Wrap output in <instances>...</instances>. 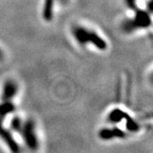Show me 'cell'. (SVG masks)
<instances>
[{"label": "cell", "instance_id": "7", "mask_svg": "<svg viewBox=\"0 0 153 153\" xmlns=\"http://www.w3.org/2000/svg\"><path fill=\"white\" fill-rule=\"evenodd\" d=\"M15 109V105L11 100H3L0 104V119L3 120L7 115L12 113Z\"/></svg>", "mask_w": 153, "mask_h": 153}, {"label": "cell", "instance_id": "10", "mask_svg": "<svg viewBox=\"0 0 153 153\" xmlns=\"http://www.w3.org/2000/svg\"><path fill=\"white\" fill-rule=\"evenodd\" d=\"M126 122H127L126 127H127V129L128 131L136 132L140 129V125L138 124V123H137L136 121L134 120L129 115L126 118Z\"/></svg>", "mask_w": 153, "mask_h": 153}, {"label": "cell", "instance_id": "3", "mask_svg": "<svg viewBox=\"0 0 153 153\" xmlns=\"http://www.w3.org/2000/svg\"><path fill=\"white\" fill-rule=\"evenodd\" d=\"M136 16L134 20L126 21L123 24V29L125 32H132L139 27H147L151 24V19L146 11L136 10Z\"/></svg>", "mask_w": 153, "mask_h": 153}, {"label": "cell", "instance_id": "12", "mask_svg": "<svg viewBox=\"0 0 153 153\" xmlns=\"http://www.w3.org/2000/svg\"><path fill=\"white\" fill-rule=\"evenodd\" d=\"M127 4L133 10L136 9V5H135V0H126Z\"/></svg>", "mask_w": 153, "mask_h": 153}, {"label": "cell", "instance_id": "13", "mask_svg": "<svg viewBox=\"0 0 153 153\" xmlns=\"http://www.w3.org/2000/svg\"><path fill=\"white\" fill-rule=\"evenodd\" d=\"M2 58H3V51L0 49V60H2Z\"/></svg>", "mask_w": 153, "mask_h": 153}, {"label": "cell", "instance_id": "4", "mask_svg": "<svg viewBox=\"0 0 153 153\" xmlns=\"http://www.w3.org/2000/svg\"><path fill=\"white\" fill-rule=\"evenodd\" d=\"M3 120L0 119V138L4 141L6 145L8 146V147L10 149L11 152H20V146L17 144V142L15 140L14 137L12 136L10 132L8 129H6L5 128L2 124Z\"/></svg>", "mask_w": 153, "mask_h": 153}, {"label": "cell", "instance_id": "2", "mask_svg": "<svg viewBox=\"0 0 153 153\" xmlns=\"http://www.w3.org/2000/svg\"><path fill=\"white\" fill-rule=\"evenodd\" d=\"M21 134L28 148L31 150H36L38 147V141L35 134V123L33 120H28L23 123Z\"/></svg>", "mask_w": 153, "mask_h": 153}, {"label": "cell", "instance_id": "9", "mask_svg": "<svg viewBox=\"0 0 153 153\" xmlns=\"http://www.w3.org/2000/svg\"><path fill=\"white\" fill-rule=\"evenodd\" d=\"M53 10H54V0H45L43 10V17L45 21L49 22L53 18Z\"/></svg>", "mask_w": 153, "mask_h": 153}, {"label": "cell", "instance_id": "6", "mask_svg": "<svg viewBox=\"0 0 153 153\" xmlns=\"http://www.w3.org/2000/svg\"><path fill=\"white\" fill-rule=\"evenodd\" d=\"M99 136L102 140H109L114 138H123L125 137V133L118 128H103L100 131Z\"/></svg>", "mask_w": 153, "mask_h": 153}, {"label": "cell", "instance_id": "5", "mask_svg": "<svg viewBox=\"0 0 153 153\" xmlns=\"http://www.w3.org/2000/svg\"><path fill=\"white\" fill-rule=\"evenodd\" d=\"M18 92V86L13 81H7L4 85L2 92V100H11L16 95Z\"/></svg>", "mask_w": 153, "mask_h": 153}, {"label": "cell", "instance_id": "8", "mask_svg": "<svg viewBox=\"0 0 153 153\" xmlns=\"http://www.w3.org/2000/svg\"><path fill=\"white\" fill-rule=\"evenodd\" d=\"M128 114L124 112L123 111L120 109H114L110 112L108 116V120L112 123H117L123 119H125L128 117Z\"/></svg>", "mask_w": 153, "mask_h": 153}, {"label": "cell", "instance_id": "11", "mask_svg": "<svg viewBox=\"0 0 153 153\" xmlns=\"http://www.w3.org/2000/svg\"><path fill=\"white\" fill-rule=\"evenodd\" d=\"M22 126H23V123H22V119H21L19 117H15L11 120L10 128L13 131L21 133Z\"/></svg>", "mask_w": 153, "mask_h": 153}, {"label": "cell", "instance_id": "1", "mask_svg": "<svg viewBox=\"0 0 153 153\" xmlns=\"http://www.w3.org/2000/svg\"><path fill=\"white\" fill-rule=\"evenodd\" d=\"M73 35L76 41L82 45L90 43L100 50H105L107 48L106 42L103 38L95 32L90 31L87 28L76 27L73 29Z\"/></svg>", "mask_w": 153, "mask_h": 153}]
</instances>
